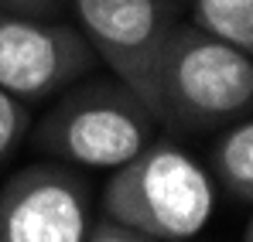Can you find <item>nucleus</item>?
<instances>
[{
	"label": "nucleus",
	"mask_w": 253,
	"mask_h": 242,
	"mask_svg": "<svg viewBox=\"0 0 253 242\" xmlns=\"http://www.w3.org/2000/svg\"><path fill=\"white\" fill-rule=\"evenodd\" d=\"M85 242H154V239H147L144 232H137L130 225H120V222H113V218L103 215L96 225H89Z\"/></svg>",
	"instance_id": "nucleus-10"
},
{
	"label": "nucleus",
	"mask_w": 253,
	"mask_h": 242,
	"mask_svg": "<svg viewBox=\"0 0 253 242\" xmlns=\"http://www.w3.org/2000/svg\"><path fill=\"white\" fill-rule=\"evenodd\" d=\"M161 130L151 106L120 79L69 85L35 130V147L48 161L89 171H117L137 157Z\"/></svg>",
	"instance_id": "nucleus-3"
},
{
	"label": "nucleus",
	"mask_w": 253,
	"mask_h": 242,
	"mask_svg": "<svg viewBox=\"0 0 253 242\" xmlns=\"http://www.w3.org/2000/svg\"><path fill=\"white\" fill-rule=\"evenodd\" d=\"M96 51L76 24L0 10V89L24 103L51 99L92 72Z\"/></svg>",
	"instance_id": "nucleus-5"
},
{
	"label": "nucleus",
	"mask_w": 253,
	"mask_h": 242,
	"mask_svg": "<svg viewBox=\"0 0 253 242\" xmlns=\"http://www.w3.org/2000/svg\"><path fill=\"white\" fill-rule=\"evenodd\" d=\"M243 242H253V218H250V225H247V236H243Z\"/></svg>",
	"instance_id": "nucleus-12"
},
{
	"label": "nucleus",
	"mask_w": 253,
	"mask_h": 242,
	"mask_svg": "<svg viewBox=\"0 0 253 242\" xmlns=\"http://www.w3.org/2000/svg\"><path fill=\"white\" fill-rule=\"evenodd\" d=\"M69 0H0V10L28 14V17H62Z\"/></svg>",
	"instance_id": "nucleus-11"
},
{
	"label": "nucleus",
	"mask_w": 253,
	"mask_h": 242,
	"mask_svg": "<svg viewBox=\"0 0 253 242\" xmlns=\"http://www.w3.org/2000/svg\"><path fill=\"white\" fill-rule=\"evenodd\" d=\"M69 7L96 58L151 106L154 72L181 7L174 0H69Z\"/></svg>",
	"instance_id": "nucleus-4"
},
{
	"label": "nucleus",
	"mask_w": 253,
	"mask_h": 242,
	"mask_svg": "<svg viewBox=\"0 0 253 242\" xmlns=\"http://www.w3.org/2000/svg\"><path fill=\"white\" fill-rule=\"evenodd\" d=\"M99 208L154 242H185L209 225L215 184L206 167L171 140H151L106 181Z\"/></svg>",
	"instance_id": "nucleus-2"
},
{
	"label": "nucleus",
	"mask_w": 253,
	"mask_h": 242,
	"mask_svg": "<svg viewBox=\"0 0 253 242\" xmlns=\"http://www.w3.org/2000/svg\"><path fill=\"white\" fill-rule=\"evenodd\" d=\"M174 3H178V7H181V10H185V7H188V0H174Z\"/></svg>",
	"instance_id": "nucleus-13"
},
{
	"label": "nucleus",
	"mask_w": 253,
	"mask_h": 242,
	"mask_svg": "<svg viewBox=\"0 0 253 242\" xmlns=\"http://www.w3.org/2000/svg\"><path fill=\"white\" fill-rule=\"evenodd\" d=\"M215 174L229 195L253 202V120H236L215 143Z\"/></svg>",
	"instance_id": "nucleus-8"
},
{
	"label": "nucleus",
	"mask_w": 253,
	"mask_h": 242,
	"mask_svg": "<svg viewBox=\"0 0 253 242\" xmlns=\"http://www.w3.org/2000/svg\"><path fill=\"white\" fill-rule=\"evenodd\" d=\"M28 126H31L28 103L17 99V96H10L7 89H0V164L17 150V143L24 140Z\"/></svg>",
	"instance_id": "nucleus-9"
},
{
	"label": "nucleus",
	"mask_w": 253,
	"mask_h": 242,
	"mask_svg": "<svg viewBox=\"0 0 253 242\" xmlns=\"http://www.w3.org/2000/svg\"><path fill=\"white\" fill-rule=\"evenodd\" d=\"M92 188L62 161H38L0 188V242H85Z\"/></svg>",
	"instance_id": "nucleus-6"
},
{
	"label": "nucleus",
	"mask_w": 253,
	"mask_h": 242,
	"mask_svg": "<svg viewBox=\"0 0 253 242\" xmlns=\"http://www.w3.org/2000/svg\"><path fill=\"white\" fill-rule=\"evenodd\" d=\"M151 109L171 133H206L253 113V58L178 17L158 72Z\"/></svg>",
	"instance_id": "nucleus-1"
},
{
	"label": "nucleus",
	"mask_w": 253,
	"mask_h": 242,
	"mask_svg": "<svg viewBox=\"0 0 253 242\" xmlns=\"http://www.w3.org/2000/svg\"><path fill=\"white\" fill-rule=\"evenodd\" d=\"M192 24L253 58V0H188Z\"/></svg>",
	"instance_id": "nucleus-7"
}]
</instances>
